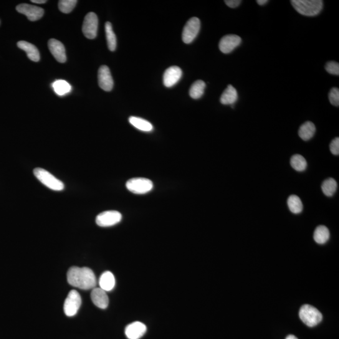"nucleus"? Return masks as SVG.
Instances as JSON below:
<instances>
[{"label":"nucleus","instance_id":"cd10ccee","mask_svg":"<svg viewBox=\"0 0 339 339\" xmlns=\"http://www.w3.org/2000/svg\"><path fill=\"white\" fill-rule=\"evenodd\" d=\"M52 87L58 95L63 96L69 93L71 90V86L64 80H58L53 83Z\"/></svg>","mask_w":339,"mask_h":339},{"label":"nucleus","instance_id":"f704fd0d","mask_svg":"<svg viewBox=\"0 0 339 339\" xmlns=\"http://www.w3.org/2000/svg\"><path fill=\"white\" fill-rule=\"evenodd\" d=\"M257 2L258 3V5H262V6H263V5L267 4L268 1V0H258Z\"/></svg>","mask_w":339,"mask_h":339},{"label":"nucleus","instance_id":"bb28decb","mask_svg":"<svg viewBox=\"0 0 339 339\" xmlns=\"http://www.w3.org/2000/svg\"><path fill=\"white\" fill-rule=\"evenodd\" d=\"M290 164L293 168L297 172L305 171L307 167V163L305 158L298 154L293 155L291 158Z\"/></svg>","mask_w":339,"mask_h":339},{"label":"nucleus","instance_id":"c756f323","mask_svg":"<svg viewBox=\"0 0 339 339\" xmlns=\"http://www.w3.org/2000/svg\"><path fill=\"white\" fill-rule=\"evenodd\" d=\"M328 99L333 106H339V90L337 88L331 89L328 94Z\"/></svg>","mask_w":339,"mask_h":339},{"label":"nucleus","instance_id":"f03ea898","mask_svg":"<svg viewBox=\"0 0 339 339\" xmlns=\"http://www.w3.org/2000/svg\"><path fill=\"white\" fill-rule=\"evenodd\" d=\"M291 4L300 14L308 17L316 16L323 9L321 0H292Z\"/></svg>","mask_w":339,"mask_h":339},{"label":"nucleus","instance_id":"473e14b6","mask_svg":"<svg viewBox=\"0 0 339 339\" xmlns=\"http://www.w3.org/2000/svg\"><path fill=\"white\" fill-rule=\"evenodd\" d=\"M224 2L229 7L234 9V8L239 6L241 1H240V0H226Z\"/></svg>","mask_w":339,"mask_h":339},{"label":"nucleus","instance_id":"4be33fe9","mask_svg":"<svg viewBox=\"0 0 339 339\" xmlns=\"http://www.w3.org/2000/svg\"><path fill=\"white\" fill-rule=\"evenodd\" d=\"M330 232L327 227L319 226L316 228L313 234V239L317 243L319 244H325L329 239Z\"/></svg>","mask_w":339,"mask_h":339},{"label":"nucleus","instance_id":"9d476101","mask_svg":"<svg viewBox=\"0 0 339 339\" xmlns=\"http://www.w3.org/2000/svg\"><path fill=\"white\" fill-rule=\"evenodd\" d=\"M16 9L20 14L25 15L28 19L32 22L41 19L44 14V10L42 8L29 4H20L18 5Z\"/></svg>","mask_w":339,"mask_h":339},{"label":"nucleus","instance_id":"393cba45","mask_svg":"<svg viewBox=\"0 0 339 339\" xmlns=\"http://www.w3.org/2000/svg\"><path fill=\"white\" fill-rule=\"evenodd\" d=\"M287 204L288 208L292 213L298 214L302 212L303 204L299 197L292 195L288 199Z\"/></svg>","mask_w":339,"mask_h":339},{"label":"nucleus","instance_id":"f8f14e48","mask_svg":"<svg viewBox=\"0 0 339 339\" xmlns=\"http://www.w3.org/2000/svg\"><path fill=\"white\" fill-rule=\"evenodd\" d=\"M99 86L105 91H111L114 86L112 75L110 69L106 65H102L98 70Z\"/></svg>","mask_w":339,"mask_h":339},{"label":"nucleus","instance_id":"2eb2a0df","mask_svg":"<svg viewBox=\"0 0 339 339\" xmlns=\"http://www.w3.org/2000/svg\"><path fill=\"white\" fill-rule=\"evenodd\" d=\"M146 325L140 322L130 323L125 328V334L129 339H139L146 332Z\"/></svg>","mask_w":339,"mask_h":339},{"label":"nucleus","instance_id":"72a5a7b5","mask_svg":"<svg viewBox=\"0 0 339 339\" xmlns=\"http://www.w3.org/2000/svg\"><path fill=\"white\" fill-rule=\"evenodd\" d=\"M31 2L38 4H45L47 2L46 0H32Z\"/></svg>","mask_w":339,"mask_h":339},{"label":"nucleus","instance_id":"a878e982","mask_svg":"<svg viewBox=\"0 0 339 339\" xmlns=\"http://www.w3.org/2000/svg\"><path fill=\"white\" fill-rule=\"evenodd\" d=\"M337 189V183L335 179L329 178L326 179L322 185L323 194L327 197H332L334 195Z\"/></svg>","mask_w":339,"mask_h":339},{"label":"nucleus","instance_id":"0eeeda50","mask_svg":"<svg viewBox=\"0 0 339 339\" xmlns=\"http://www.w3.org/2000/svg\"><path fill=\"white\" fill-rule=\"evenodd\" d=\"M82 299L79 293L75 290H71L65 300L64 310L68 317L74 316L81 305Z\"/></svg>","mask_w":339,"mask_h":339},{"label":"nucleus","instance_id":"5701e85b","mask_svg":"<svg viewBox=\"0 0 339 339\" xmlns=\"http://www.w3.org/2000/svg\"><path fill=\"white\" fill-rule=\"evenodd\" d=\"M206 83L203 80H198L193 83L189 90V95L194 100H198L204 95Z\"/></svg>","mask_w":339,"mask_h":339},{"label":"nucleus","instance_id":"7c9ffc66","mask_svg":"<svg viewBox=\"0 0 339 339\" xmlns=\"http://www.w3.org/2000/svg\"><path fill=\"white\" fill-rule=\"evenodd\" d=\"M325 70L330 74L339 75L338 63L333 61L328 62L325 65Z\"/></svg>","mask_w":339,"mask_h":339},{"label":"nucleus","instance_id":"b1692460","mask_svg":"<svg viewBox=\"0 0 339 339\" xmlns=\"http://www.w3.org/2000/svg\"><path fill=\"white\" fill-rule=\"evenodd\" d=\"M105 31L106 40H107L108 49L111 51H115L116 49V37L113 30L112 25L110 22H107L105 24Z\"/></svg>","mask_w":339,"mask_h":339},{"label":"nucleus","instance_id":"1a4fd4ad","mask_svg":"<svg viewBox=\"0 0 339 339\" xmlns=\"http://www.w3.org/2000/svg\"><path fill=\"white\" fill-rule=\"evenodd\" d=\"M122 219L120 212L108 211L102 212L96 217V224L100 227H110L119 223Z\"/></svg>","mask_w":339,"mask_h":339},{"label":"nucleus","instance_id":"6e6552de","mask_svg":"<svg viewBox=\"0 0 339 339\" xmlns=\"http://www.w3.org/2000/svg\"><path fill=\"white\" fill-rule=\"evenodd\" d=\"M98 18L95 13L90 12L86 15L82 25V32L89 39H94L97 37Z\"/></svg>","mask_w":339,"mask_h":339},{"label":"nucleus","instance_id":"c85d7f7f","mask_svg":"<svg viewBox=\"0 0 339 339\" xmlns=\"http://www.w3.org/2000/svg\"><path fill=\"white\" fill-rule=\"evenodd\" d=\"M77 1L76 0H61L59 2V9L64 14H69L74 10Z\"/></svg>","mask_w":339,"mask_h":339},{"label":"nucleus","instance_id":"f3484780","mask_svg":"<svg viewBox=\"0 0 339 339\" xmlns=\"http://www.w3.org/2000/svg\"><path fill=\"white\" fill-rule=\"evenodd\" d=\"M17 45L20 49L24 50L26 52L28 57L32 61L36 62L39 61V52L34 45L25 41H20L17 43Z\"/></svg>","mask_w":339,"mask_h":339},{"label":"nucleus","instance_id":"7ed1b4c3","mask_svg":"<svg viewBox=\"0 0 339 339\" xmlns=\"http://www.w3.org/2000/svg\"><path fill=\"white\" fill-rule=\"evenodd\" d=\"M34 174L36 178L48 188L55 191H61L64 190V184L45 169L35 168Z\"/></svg>","mask_w":339,"mask_h":339},{"label":"nucleus","instance_id":"f257e3e1","mask_svg":"<svg viewBox=\"0 0 339 339\" xmlns=\"http://www.w3.org/2000/svg\"><path fill=\"white\" fill-rule=\"evenodd\" d=\"M67 282L73 287L82 290H90L96 287V278L90 268L73 267L67 272Z\"/></svg>","mask_w":339,"mask_h":339},{"label":"nucleus","instance_id":"9b49d317","mask_svg":"<svg viewBox=\"0 0 339 339\" xmlns=\"http://www.w3.org/2000/svg\"><path fill=\"white\" fill-rule=\"evenodd\" d=\"M241 38L236 35H227L220 40L219 47L224 54H229L233 51L241 44Z\"/></svg>","mask_w":339,"mask_h":339},{"label":"nucleus","instance_id":"423d86ee","mask_svg":"<svg viewBox=\"0 0 339 339\" xmlns=\"http://www.w3.org/2000/svg\"><path fill=\"white\" fill-rule=\"evenodd\" d=\"M201 29V21L197 17H192L187 22L182 32V40L187 44H191L198 35Z\"/></svg>","mask_w":339,"mask_h":339},{"label":"nucleus","instance_id":"ddd939ff","mask_svg":"<svg viewBox=\"0 0 339 339\" xmlns=\"http://www.w3.org/2000/svg\"><path fill=\"white\" fill-rule=\"evenodd\" d=\"M182 71L181 68L172 66L168 68L163 74V84L166 88H171L176 85L181 79Z\"/></svg>","mask_w":339,"mask_h":339},{"label":"nucleus","instance_id":"39448f33","mask_svg":"<svg viewBox=\"0 0 339 339\" xmlns=\"http://www.w3.org/2000/svg\"><path fill=\"white\" fill-rule=\"evenodd\" d=\"M126 188L135 194H145L153 189V182L148 179L133 178L126 182Z\"/></svg>","mask_w":339,"mask_h":339},{"label":"nucleus","instance_id":"4468645a","mask_svg":"<svg viewBox=\"0 0 339 339\" xmlns=\"http://www.w3.org/2000/svg\"><path fill=\"white\" fill-rule=\"evenodd\" d=\"M48 45H49L50 52L58 62L64 63L66 61V54H65V47L62 43L57 40L50 39L48 43Z\"/></svg>","mask_w":339,"mask_h":339},{"label":"nucleus","instance_id":"20e7f679","mask_svg":"<svg viewBox=\"0 0 339 339\" xmlns=\"http://www.w3.org/2000/svg\"><path fill=\"white\" fill-rule=\"evenodd\" d=\"M299 316L302 322L310 327H315L322 320L320 311L310 305H304L300 308Z\"/></svg>","mask_w":339,"mask_h":339},{"label":"nucleus","instance_id":"a211bd4d","mask_svg":"<svg viewBox=\"0 0 339 339\" xmlns=\"http://www.w3.org/2000/svg\"><path fill=\"white\" fill-rule=\"evenodd\" d=\"M238 98L237 92L233 86L228 85L221 96L220 101L224 105H234Z\"/></svg>","mask_w":339,"mask_h":339},{"label":"nucleus","instance_id":"412c9836","mask_svg":"<svg viewBox=\"0 0 339 339\" xmlns=\"http://www.w3.org/2000/svg\"><path fill=\"white\" fill-rule=\"evenodd\" d=\"M129 122L134 127L138 129L141 131L150 132L153 130V126L149 121L144 120L141 118L135 117V116H131L129 118Z\"/></svg>","mask_w":339,"mask_h":339},{"label":"nucleus","instance_id":"dca6fc26","mask_svg":"<svg viewBox=\"0 0 339 339\" xmlns=\"http://www.w3.org/2000/svg\"><path fill=\"white\" fill-rule=\"evenodd\" d=\"M91 300L96 307L105 309L109 305V298L105 290L101 288H95L91 292Z\"/></svg>","mask_w":339,"mask_h":339},{"label":"nucleus","instance_id":"2f4dec72","mask_svg":"<svg viewBox=\"0 0 339 339\" xmlns=\"http://www.w3.org/2000/svg\"><path fill=\"white\" fill-rule=\"evenodd\" d=\"M330 150L331 153L334 155H338L339 154V138H335L333 139L330 145Z\"/></svg>","mask_w":339,"mask_h":339},{"label":"nucleus","instance_id":"aec40b11","mask_svg":"<svg viewBox=\"0 0 339 339\" xmlns=\"http://www.w3.org/2000/svg\"><path fill=\"white\" fill-rule=\"evenodd\" d=\"M316 128L314 124L310 121H307L300 126L298 135L303 140L308 141L314 136Z\"/></svg>","mask_w":339,"mask_h":339},{"label":"nucleus","instance_id":"c9c22d12","mask_svg":"<svg viewBox=\"0 0 339 339\" xmlns=\"http://www.w3.org/2000/svg\"><path fill=\"white\" fill-rule=\"evenodd\" d=\"M286 339H298V338L296 337L295 335H288Z\"/></svg>","mask_w":339,"mask_h":339},{"label":"nucleus","instance_id":"6ab92c4d","mask_svg":"<svg viewBox=\"0 0 339 339\" xmlns=\"http://www.w3.org/2000/svg\"><path fill=\"white\" fill-rule=\"evenodd\" d=\"M101 289L105 290V292L112 290L115 286V276L110 272H106L101 275L99 281Z\"/></svg>","mask_w":339,"mask_h":339}]
</instances>
